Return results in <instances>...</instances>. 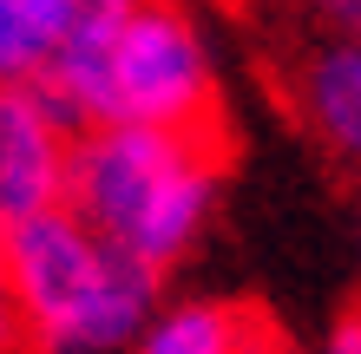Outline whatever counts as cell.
I'll return each mask as SVG.
<instances>
[{
	"label": "cell",
	"mask_w": 361,
	"mask_h": 354,
	"mask_svg": "<svg viewBox=\"0 0 361 354\" xmlns=\"http://www.w3.org/2000/svg\"><path fill=\"white\" fill-rule=\"evenodd\" d=\"M118 118L171 125V132H224L197 33L178 7L138 0L118 39Z\"/></svg>",
	"instance_id": "obj_1"
},
{
	"label": "cell",
	"mask_w": 361,
	"mask_h": 354,
	"mask_svg": "<svg viewBox=\"0 0 361 354\" xmlns=\"http://www.w3.org/2000/svg\"><path fill=\"white\" fill-rule=\"evenodd\" d=\"M7 276H13V296L27 308L39 348L47 354L66 348L79 308L99 282V230L73 203L20 217V223H7Z\"/></svg>",
	"instance_id": "obj_2"
},
{
	"label": "cell",
	"mask_w": 361,
	"mask_h": 354,
	"mask_svg": "<svg viewBox=\"0 0 361 354\" xmlns=\"http://www.w3.org/2000/svg\"><path fill=\"white\" fill-rule=\"evenodd\" d=\"M66 164L73 151L53 132V118L27 99V86L0 79V223L66 203Z\"/></svg>",
	"instance_id": "obj_3"
},
{
	"label": "cell",
	"mask_w": 361,
	"mask_h": 354,
	"mask_svg": "<svg viewBox=\"0 0 361 354\" xmlns=\"http://www.w3.org/2000/svg\"><path fill=\"white\" fill-rule=\"evenodd\" d=\"M132 7H138V0H79L73 27L59 33V46L47 59V72L86 106L92 125L118 118V39H125Z\"/></svg>",
	"instance_id": "obj_4"
},
{
	"label": "cell",
	"mask_w": 361,
	"mask_h": 354,
	"mask_svg": "<svg viewBox=\"0 0 361 354\" xmlns=\"http://www.w3.org/2000/svg\"><path fill=\"white\" fill-rule=\"evenodd\" d=\"M152 296H158V263L138 256L125 236H105L99 230V282H92L86 308H79L66 348H112V341H125L145 322Z\"/></svg>",
	"instance_id": "obj_5"
},
{
	"label": "cell",
	"mask_w": 361,
	"mask_h": 354,
	"mask_svg": "<svg viewBox=\"0 0 361 354\" xmlns=\"http://www.w3.org/2000/svg\"><path fill=\"white\" fill-rule=\"evenodd\" d=\"M269 341H283V335L269 328L263 308L197 302V308H178L171 322H158L145 335V354H263Z\"/></svg>",
	"instance_id": "obj_6"
},
{
	"label": "cell",
	"mask_w": 361,
	"mask_h": 354,
	"mask_svg": "<svg viewBox=\"0 0 361 354\" xmlns=\"http://www.w3.org/2000/svg\"><path fill=\"white\" fill-rule=\"evenodd\" d=\"M224 164L217 158H190L178 164L171 177H164V191L152 197V210H145V223L132 230V249L138 256H152L158 269L178 256V249L197 236V223H204V203H210V184H217Z\"/></svg>",
	"instance_id": "obj_7"
},
{
	"label": "cell",
	"mask_w": 361,
	"mask_h": 354,
	"mask_svg": "<svg viewBox=\"0 0 361 354\" xmlns=\"http://www.w3.org/2000/svg\"><path fill=\"white\" fill-rule=\"evenodd\" d=\"M309 118L335 151L361 158V53H329L309 72Z\"/></svg>",
	"instance_id": "obj_8"
},
{
	"label": "cell",
	"mask_w": 361,
	"mask_h": 354,
	"mask_svg": "<svg viewBox=\"0 0 361 354\" xmlns=\"http://www.w3.org/2000/svg\"><path fill=\"white\" fill-rule=\"evenodd\" d=\"M39 66V46L27 33V13H20V0H0V79H27Z\"/></svg>",
	"instance_id": "obj_9"
},
{
	"label": "cell",
	"mask_w": 361,
	"mask_h": 354,
	"mask_svg": "<svg viewBox=\"0 0 361 354\" xmlns=\"http://www.w3.org/2000/svg\"><path fill=\"white\" fill-rule=\"evenodd\" d=\"M329 354H361V296L342 308V322H335V341H329Z\"/></svg>",
	"instance_id": "obj_10"
},
{
	"label": "cell",
	"mask_w": 361,
	"mask_h": 354,
	"mask_svg": "<svg viewBox=\"0 0 361 354\" xmlns=\"http://www.w3.org/2000/svg\"><path fill=\"white\" fill-rule=\"evenodd\" d=\"M322 7L342 20V27H355V33H361V0H322Z\"/></svg>",
	"instance_id": "obj_11"
},
{
	"label": "cell",
	"mask_w": 361,
	"mask_h": 354,
	"mask_svg": "<svg viewBox=\"0 0 361 354\" xmlns=\"http://www.w3.org/2000/svg\"><path fill=\"white\" fill-rule=\"evenodd\" d=\"M263 354H295V348H289V341H269V348H263Z\"/></svg>",
	"instance_id": "obj_12"
},
{
	"label": "cell",
	"mask_w": 361,
	"mask_h": 354,
	"mask_svg": "<svg viewBox=\"0 0 361 354\" xmlns=\"http://www.w3.org/2000/svg\"><path fill=\"white\" fill-rule=\"evenodd\" d=\"M0 263H7V223H0Z\"/></svg>",
	"instance_id": "obj_13"
},
{
	"label": "cell",
	"mask_w": 361,
	"mask_h": 354,
	"mask_svg": "<svg viewBox=\"0 0 361 354\" xmlns=\"http://www.w3.org/2000/svg\"><path fill=\"white\" fill-rule=\"evenodd\" d=\"M230 7H243V0H230Z\"/></svg>",
	"instance_id": "obj_14"
}]
</instances>
